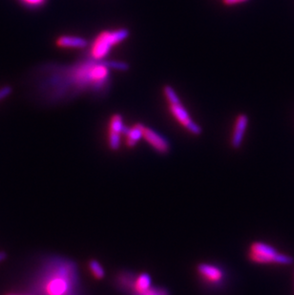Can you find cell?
I'll use <instances>...</instances> for the list:
<instances>
[{"instance_id":"6da1fadb","label":"cell","mask_w":294,"mask_h":295,"mask_svg":"<svg viewBox=\"0 0 294 295\" xmlns=\"http://www.w3.org/2000/svg\"><path fill=\"white\" fill-rule=\"evenodd\" d=\"M111 60L97 61L86 53L71 64L45 62L31 69L23 79L28 98L44 105H58L84 95L102 97L111 87Z\"/></svg>"},{"instance_id":"7a4b0ae2","label":"cell","mask_w":294,"mask_h":295,"mask_svg":"<svg viewBox=\"0 0 294 295\" xmlns=\"http://www.w3.org/2000/svg\"><path fill=\"white\" fill-rule=\"evenodd\" d=\"M36 291L39 295H79L77 265L66 258H50L38 276Z\"/></svg>"},{"instance_id":"3957f363","label":"cell","mask_w":294,"mask_h":295,"mask_svg":"<svg viewBox=\"0 0 294 295\" xmlns=\"http://www.w3.org/2000/svg\"><path fill=\"white\" fill-rule=\"evenodd\" d=\"M130 36L127 28H119L117 30H104L97 35L95 39L89 45L87 52L92 59L97 61L106 60L114 46L118 45L126 40Z\"/></svg>"},{"instance_id":"277c9868","label":"cell","mask_w":294,"mask_h":295,"mask_svg":"<svg viewBox=\"0 0 294 295\" xmlns=\"http://www.w3.org/2000/svg\"><path fill=\"white\" fill-rule=\"evenodd\" d=\"M163 95L168 102V108L171 115L175 119L181 124V126L186 129L190 134L199 136L202 134L203 130L200 125H198L190 117L187 110L184 108L181 103V99L174 88L170 85H164L162 88Z\"/></svg>"},{"instance_id":"5b68a950","label":"cell","mask_w":294,"mask_h":295,"mask_svg":"<svg viewBox=\"0 0 294 295\" xmlns=\"http://www.w3.org/2000/svg\"><path fill=\"white\" fill-rule=\"evenodd\" d=\"M249 258L258 264L276 263L280 265H292L294 263L293 257L278 253L277 250L264 243H253L250 247Z\"/></svg>"},{"instance_id":"8992f818","label":"cell","mask_w":294,"mask_h":295,"mask_svg":"<svg viewBox=\"0 0 294 295\" xmlns=\"http://www.w3.org/2000/svg\"><path fill=\"white\" fill-rule=\"evenodd\" d=\"M123 118L120 114H114L109 120V136L108 142L111 150L117 151L120 146L121 136L123 134Z\"/></svg>"},{"instance_id":"52a82bcc","label":"cell","mask_w":294,"mask_h":295,"mask_svg":"<svg viewBox=\"0 0 294 295\" xmlns=\"http://www.w3.org/2000/svg\"><path fill=\"white\" fill-rule=\"evenodd\" d=\"M142 138L149 143L159 154H167L170 150V145L168 140L157 131L143 125L142 128Z\"/></svg>"},{"instance_id":"ba28073f","label":"cell","mask_w":294,"mask_h":295,"mask_svg":"<svg viewBox=\"0 0 294 295\" xmlns=\"http://www.w3.org/2000/svg\"><path fill=\"white\" fill-rule=\"evenodd\" d=\"M248 125H249V117L246 114H240L236 118L233 133L231 137V146L234 149H239L241 147Z\"/></svg>"},{"instance_id":"9c48e42d","label":"cell","mask_w":294,"mask_h":295,"mask_svg":"<svg viewBox=\"0 0 294 295\" xmlns=\"http://www.w3.org/2000/svg\"><path fill=\"white\" fill-rule=\"evenodd\" d=\"M197 272L202 279L209 284H219L224 279V273L222 270L214 265L200 264L197 267Z\"/></svg>"},{"instance_id":"30bf717a","label":"cell","mask_w":294,"mask_h":295,"mask_svg":"<svg viewBox=\"0 0 294 295\" xmlns=\"http://www.w3.org/2000/svg\"><path fill=\"white\" fill-rule=\"evenodd\" d=\"M55 45L60 49H85L89 47V41L78 36L61 35L56 39Z\"/></svg>"},{"instance_id":"8fae6325","label":"cell","mask_w":294,"mask_h":295,"mask_svg":"<svg viewBox=\"0 0 294 295\" xmlns=\"http://www.w3.org/2000/svg\"><path fill=\"white\" fill-rule=\"evenodd\" d=\"M142 123H135L133 126H124L123 134L125 136V144L129 148H133L137 145L138 140L142 138Z\"/></svg>"},{"instance_id":"7c38bea8","label":"cell","mask_w":294,"mask_h":295,"mask_svg":"<svg viewBox=\"0 0 294 295\" xmlns=\"http://www.w3.org/2000/svg\"><path fill=\"white\" fill-rule=\"evenodd\" d=\"M151 277L148 273L136 274L131 292L133 295H139L147 292L151 288Z\"/></svg>"},{"instance_id":"4fadbf2b","label":"cell","mask_w":294,"mask_h":295,"mask_svg":"<svg viewBox=\"0 0 294 295\" xmlns=\"http://www.w3.org/2000/svg\"><path fill=\"white\" fill-rule=\"evenodd\" d=\"M17 1L24 9L30 11H36L44 7L49 0H17Z\"/></svg>"},{"instance_id":"5bb4252c","label":"cell","mask_w":294,"mask_h":295,"mask_svg":"<svg viewBox=\"0 0 294 295\" xmlns=\"http://www.w3.org/2000/svg\"><path fill=\"white\" fill-rule=\"evenodd\" d=\"M89 270H90L92 275L97 279V280H101L105 276V272L102 268V266L96 260H91L89 261Z\"/></svg>"},{"instance_id":"9a60e30c","label":"cell","mask_w":294,"mask_h":295,"mask_svg":"<svg viewBox=\"0 0 294 295\" xmlns=\"http://www.w3.org/2000/svg\"><path fill=\"white\" fill-rule=\"evenodd\" d=\"M169 295L167 290L163 288H158V287H151L147 292L139 295Z\"/></svg>"},{"instance_id":"2e32d148","label":"cell","mask_w":294,"mask_h":295,"mask_svg":"<svg viewBox=\"0 0 294 295\" xmlns=\"http://www.w3.org/2000/svg\"><path fill=\"white\" fill-rule=\"evenodd\" d=\"M14 92V88L11 85H3L0 87V102L9 98Z\"/></svg>"},{"instance_id":"e0dca14e","label":"cell","mask_w":294,"mask_h":295,"mask_svg":"<svg viewBox=\"0 0 294 295\" xmlns=\"http://www.w3.org/2000/svg\"><path fill=\"white\" fill-rule=\"evenodd\" d=\"M247 1H249V0H223V3L226 6H233V5L244 3Z\"/></svg>"},{"instance_id":"ac0fdd59","label":"cell","mask_w":294,"mask_h":295,"mask_svg":"<svg viewBox=\"0 0 294 295\" xmlns=\"http://www.w3.org/2000/svg\"><path fill=\"white\" fill-rule=\"evenodd\" d=\"M6 258H7L6 253H5V252H3V251H0V262L4 261Z\"/></svg>"},{"instance_id":"d6986e66","label":"cell","mask_w":294,"mask_h":295,"mask_svg":"<svg viewBox=\"0 0 294 295\" xmlns=\"http://www.w3.org/2000/svg\"></svg>"}]
</instances>
